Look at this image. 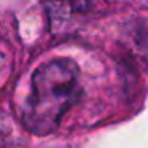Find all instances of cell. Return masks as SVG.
Returning <instances> with one entry per match:
<instances>
[{
  "mask_svg": "<svg viewBox=\"0 0 148 148\" xmlns=\"http://www.w3.org/2000/svg\"><path fill=\"white\" fill-rule=\"evenodd\" d=\"M80 96V69L75 61L61 58L43 64L32 77V91L23 110L24 127L35 135L54 132Z\"/></svg>",
  "mask_w": 148,
  "mask_h": 148,
  "instance_id": "obj_1",
  "label": "cell"
}]
</instances>
